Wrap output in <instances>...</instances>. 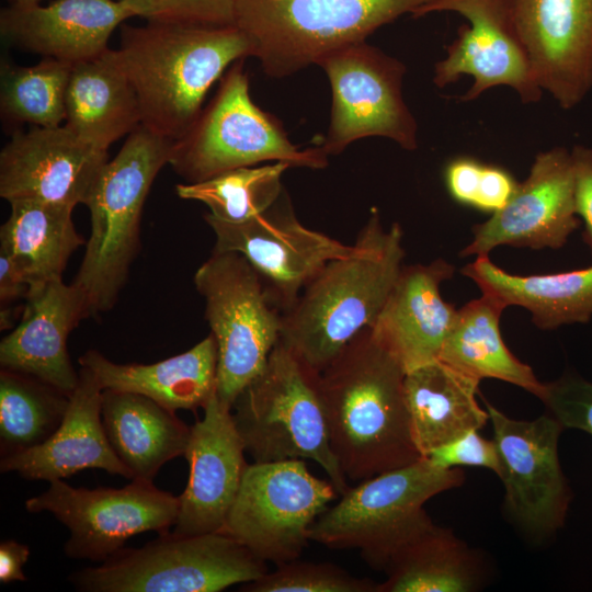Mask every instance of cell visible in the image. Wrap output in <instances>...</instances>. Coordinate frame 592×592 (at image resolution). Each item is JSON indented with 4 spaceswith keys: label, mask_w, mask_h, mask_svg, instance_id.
<instances>
[{
    "label": "cell",
    "mask_w": 592,
    "mask_h": 592,
    "mask_svg": "<svg viewBox=\"0 0 592 592\" xmlns=\"http://www.w3.org/2000/svg\"><path fill=\"white\" fill-rule=\"evenodd\" d=\"M379 583L358 578L330 562L300 561L278 565L260 579L244 583L247 592H378Z\"/></svg>",
    "instance_id": "cell-36"
},
{
    "label": "cell",
    "mask_w": 592,
    "mask_h": 592,
    "mask_svg": "<svg viewBox=\"0 0 592 592\" xmlns=\"http://www.w3.org/2000/svg\"><path fill=\"white\" fill-rule=\"evenodd\" d=\"M107 150L66 125L16 130L0 152V196L76 207L86 204L107 162Z\"/></svg>",
    "instance_id": "cell-18"
},
{
    "label": "cell",
    "mask_w": 592,
    "mask_h": 592,
    "mask_svg": "<svg viewBox=\"0 0 592 592\" xmlns=\"http://www.w3.org/2000/svg\"><path fill=\"white\" fill-rule=\"evenodd\" d=\"M322 169L327 153L319 147L294 145L280 121L257 106L249 93L243 59L231 65L214 98L190 128L172 141L169 164L185 183L261 162Z\"/></svg>",
    "instance_id": "cell-8"
},
{
    "label": "cell",
    "mask_w": 592,
    "mask_h": 592,
    "mask_svg": "<svg viewBox=\"0 0 592 592\" xmlns=\"http://www.w3.org/2000/svg\"><path fill=\"white\" fill-rule=\"evenodd\" d=\"M482 294L504 307L521 306L532 314L535 326L553 330L592 318V266L546 275H514L493 264L488 255L462 269Z\"/></svg>",
    "instance_id": "cell-29"
},
{
    "label": "cell",
    "mask_w": 592,
    "mask_h": 592,
    "mask_svg": "<svg viewBox=\"0 0 592 592\" xmlns=\"http://www.w3.org/2000/svg\"><path fill=\"white\" fill-rule=\"evenodd\" d=\"M72 65L43 58L33 66L2 59L0 111L15 124L57 127L65 121V98Z\"/></svg>",
    "instance_id": "cell-34"
},
{
    "label": "cell",
    "mask_w": 592,
    "mask_h": 592,
    "mask_svg": "<svg viewBox=\"0 0 592 592\" xmlns=\"http://www.w3.org/2000/svg\"><path fill=\"white\" fill-rule=\"evenodd\" d=\"M449 11L460 14L468 24L458 29L446 55L434 66L433 82L445 88L462 76L473 78L462 102L478 99L494 87H509L520 100L535 103L540 89L528 57L512 21L506 0H433L412 15Z\"/></svg>",
    "instance_id": "cell-14"
},
{
    "label": "cell",
    "mask_w": 592,
    "mask_h": 592,
    "mask_svg": "<svg viewBox=\"0 0 592 592\" xmlns=\"http://www.w3.org/2000/svg\"><path fill=\"white\" fill-rule=\"evenodd\" d=\"M339 493L305 459L249 464L220 530L276 566L298 559L317 517Z\"/></svg>",
    "instance_id": "cell-11"
},
{
    "label": "cell",
    "mask_w": 592,
    "mask_h": 592,
    "mask_svg": "<svg viewBox=\"0 0 592 592\" xmlns=\"http://www.w3.org/2000/svg\"><path fill=\"white\" fill-rule=\"evenodd\" d=\"M482 164L469 157H458L447 163L444 171L445 184L456 202L474 206Z\"/></svg>",
    "instance_id": "cell-42"
},
{
    "label": "cell",
    "mask_w": 592,
    "mask_h": 592,
    "mask_svg": "<svg viewBox=\"0 0 592 592\" xmlns=\"http://www.w3.org/2000/svg\"><path fill=\"white\" fill-rule=\"evenodd\" d=\"M90 316L84 293L72 283L57 280L30 287L19 325L0 342L1 368L33 376L70 396L80 376L67 341Z\"/></svg>",
    "instance_id": "cell-21"
},
{
    "label": "cell",
    "mask_w": 592,
    "mask_h": 592,
    "mask_svg": "<svg viewBox=\"0 0 592 592\" xmlns=\"http://www.w3.org/2000/svg\"><path fill=\"white\" fill-rule=\"evenodd\" d=\"M217 345L216 395L229 408L281 340L283 310L265 281L236 252H216L194 274Z\"/></svg>",
    "instance_id": "cell-10"
},
{
    "label": "cell",
    "mask_w": 592,
    "mask_h": 592,
    "mask_svg": "<svg viewBox=\"0 0 592 592\" xmlns=\"http://www.w3.org/2000/svg\"><path fill=\"white\" fill-rule=\"evenodd\" d=\"M69 395L23 373L0 372L1 458L33 448L60 425Z\"/></svg>",
    "instance_id": "cell-33"
},
{
    "label": "cell",
    "mask_w": 592,
    "mask_h": 592,
    "mask_svg": "<svg viewBox=\"0 0 592 592\" xmlns=\"http://www.w3.org/2000/svg\"><path fill=\"white\" fill-rule=\"evenodd\" d=\"M332 89L330 124L318 146L341 153L365 137H385L406 150L418 147V124L402 96L406 66L365 41L335 49L318 64Z\"/></svg>",
    "instance_id": "cell-12"
},
{
    "label": "cell",
    "mask_w": 592,
    "mask_h": 592,
    "mask_svg": "<svg viewBox=\"0 0 592 592\" xmlns=\"http://www.w3.org/2000/svg\"><path fill=\"white\" fill-rule=\"evenodd\" d=\"M479 382L440 360L406 373L405 399L422 457L487 423L488 411L476 399Z\"/></svg>",
    "instance_id": "cell-27"
},
{
    "label": "cell",
    "mask_w": 592,
    "mask_h": 592,
    "mask_svg": "<svg viewBox=\"0 0 592 592\" xmlns=\"http://www.w3.org/2000/svg\"><path fill=\"white\" fill-rule=\"evenodd\" d=\"M31 513L49 512L70 532L64 553L72 559L103 562L128 538L170 532L179 514V497L151 481L133 479L123 488H75L53 480L43 493L25 501Z\"/></svg>",
    "instance_id": "cell-13"
},
{
    "label": "cell",
    "mask_w": 592,
    "mask_h": 592,
    "mask_svg": "<svg viewBox=\"0 0 592 592\" xmlns=\"http://www.w3.org/2000/svg\"><path fill=\"white\" fill-rule=\"evenodd\" d=\"M203 410V419L191 426L184 454L190 474L173 530L180 535L223 528L249 465L231 408L215 391Z\"/></svg>",
    "instance_id": "cell-20"
},
{
    "label": "cell",
    "mask_w": 592,
    "mask_h": 592,
    "mask_svg": "<svg viewBox=\"0 0 592 592\" xmlns=\"http://www.w3.org/2000/svg\"><path fill=\"white\" fill-rule=\"evenodd\" d=\"M570 151L539 152L528 177L500 210L473 227L474 239L462 257L488 255L499 246L559 249L579 227Z\"/></svg>",
    "instance_id": "cell-17"
},
{
    "label": "cell",
    "mask_w": 592,
    "mask_h": 592,
    "mask_svg": "<svg viewBox=\"0 0 592 592\" xmlns=\"http://www.w3.org/2000/svg\"><path fill=\"white\" fill-rule=\"evenodd\" d=\"M378 592H469L480 585L479 562L451 530L430 525L388 562Z\"/></svg>",
    "instance_id": "cell-32"
},
{
    "label": "cell",
    "mask_w": 592,
    "mask_h": 592,
    "mask_svg": "<svg viewBox=\"0 0 592 592\" xmlns=\"http://www.w3.org/2000/svg\"><path fill=\"white\" fill-rule=\"evenodd\" d=\"M463 471L442 468L429 457L349 487L314 522L310 540L332 549L357 548L373 568L384 570L412 538L433 524L424 504L460 486Z\"/></svg>",
    "instance_id": "cell-6"
},
{
    "label": "cell",
    "mask_w": 592,
    "mask_h": 592,
    "mask_svg": "<svg viewBox=\"0 0 592 592\" xmlns=\"http://www.w3.org/2000/svg\"><path fill=\"white\" fill-rule=\"evenodd\" d=\"M65 122L79 138L104 150L141 125L137 94L113 49L72 65Z\"/></svg>",
    "instance_id": "cell-28"
},
{
    "label": "cell",
    "mask_w": 592,
    "mask_h": 592,
    "mask_svg": "<svg viewBox=\"0 0 592 592\" xmlns=\"http://www.w3.org/2000/svg\"><path fill=\"white\" fill-rule=\"evenodd\" d=\"M454 270L442 259L402 266L369 328L406 373L439 360L457 316L454 306L442 298L440 286Z\"/></svg>",
    "instance_id": "cell-22"
},
{
    "label": "cell",
    "mask_w": 592,
    "mask_h": 592,
    "mask_svg": "<svg viewBox=\"0 0 592 592\" xmlns=\"http://www.w3.org/2000/svg\"><path fill=\"white\" fill-rule=\"evenodd\" d=\"M442 468L474 466L491 469L498 476L501 470L500 457L493 440L482 437L477 430L434 449L428 456Z\"/></svg>",
    "instance_id": "cell-39"
},
{
    "label": "cell",
    "mask_w": 592,
    "mask_h": 592,
    "mask_svg": "<svg viewBox=\"0 0 592 592\" xmlns=\"http://www.w3.org/2000/svg\"><path fill=\"white\" fill-rule=\"evenodd\" d=\"M133 14L121 0H55L0 11L3 41L70 65L104 54L114 30Z\"/></svg>",
    "instance_id": "cell-23"
},
{
    "label": "cell",
    "mask_w": 592,
    "mask_h": 592,
    "mask_svg": "<svg viewBox=\"0 0 592 592\" xmlns=\"http://www.w3.org/2000/svg\"><path fill=\"white\" fill-rule=\"evenodd\" d=\"M402 239L401 226L385 229L373 207L352 251L330 261L283 314L281 342L321 373L375 322L403 266Z\"/></svg>",
    "instance_id": "cell-3"
},
{
    "label": "cell",
    "mask_w": 592,
    "mask_h": 592,
    "mask_svg": "<svg viewBox=\"0 0 592 592\" xmlns=\"http://www.w3.org/2000/svg\"><path fill=\"white\" fill-rule=\"evenodd\" d=\"M231 414L254 463L310 459L339 496L350 487L331 447L320 372L281 340L262 372L234 401Z\"/></svg>",
    "instance_id": "cell-5"
},
{
    "label": "cell",
    "mask_w": 592,
    "mask_h": 592,
    "mask_svg": "<svg viewBox=\"0 0 592 592\" xmlns=\"http://www.w3.org/2000/svg\"><path fill=\"white\" fill-rule=\"evenodd\" d=\"M204 219L215 236L213 251L244 257L265 281L283 314L330 261L353 249V244L304 226L285 190L271 207L247 221L224 223L209 214Z\"/></svg>",
    "instance_id": "cell-15"
},
{
    "label": "cell",
    "mask_w": 592,
    "mask_h": 592,
    "mask_svg": "<svg viewBox=\"0 0 592 592\" xmlns=\"http://www.w3.org/2000/svg\"><path fill=\"white\" fill-rule=\"evenodd\" d=\"M519 183L506 170L482 164L474 206L492 214L503 208L515 193Z\"/></svg>",
    "instance_id": "cell-41"
},
{
    "label": "cell",
    "mask_w": 592,
    "mask_h": 592,
    "mask_svg": "<svg viewBox=\"0 0 592 592\" xmlns=\"http://www.w3.org/2000/svg\"><path fill=\"white\" fill-rule=\"evenodd\" d=\"M29 285L13 261L0 251V301L1 307L26 297Z\"/></svg>",
    "instance_id": "cell-44"
},
{
    "label": "cell",
    "mask_w": 592,
    "mask_h": 592,
    "mask_svg": "<svg viewBox=\"0 0 592 592\" xmlns=\"http://www.w3.org/2000/svg\"><path fill=\"white\" fill-rule=\"evenodd\" d=\"M101 414L107 440L132 480L152 482L166 463L184 457L191 426L152 399L103 389Z\"/></svg>",
    "instance_id": "cell-26"
},
{
    "label": "cell",
    "mask_w": 592,
    "mask_h": 592,
    "mask_svg": "<svg viewBox=\"0 0 592 592\" xmlns=\"http://www.w3.org/2000/svg\"><path fill=\"white\" fill-rule=\"evenodd\" d=\"M570 153L576 213L584 223V239L592 252V148L577 145Z\"/></svg>",
    "instance_id": "cell-40"
},
{
    "label": "cell",
    "mask_w": 592,
    "mask_h": 592,
    "mask_svg": "<svg viewBox=\"0 0 592 592\" xmlns=\"http://www.w3.org/2000/svg\"><path fill=\"white\" fill-rule=\"evenodd\" d=\"M536 80L563 110L592 89V0H506Z\"/></svg>",
    "instance_id": "cell-19"
},
{
    "label": "cell",
    "mask_w": 592,
    "mask_h": 592,
    "mask_svg": "<svg viewBox=\"0 0 592 592\" xmlns=\"http://www.w3.org/2000/svg\"><path fill=\"white\" fill-rule=\"evenodd\" d=\"M217 345L212 333L190 350L152 364H118L96 350L78 360L96 378L102 389L143 395L177 411L195 412L216 391Z\"/></svg>",
    "instance_id": "cell-25"
},
{
    "label": "cell",
    "mask_w": 592,
    "mask_h": 592,
    "mask_svg": "<svg viewBox=\"0 0 592 592\" xmlns=\"http://www.w3.org/2000/svg\"><path fill=\"white\" fill-rule=\"evenodd\" d=\"M505 489V508L530 536L544 538L562 526L570 491L558 458L563 429L550 414L515 420L485 401Z\"/></svg>",
    "instance_id": "cell-16"
},
{
    "label": "cell",
    "mask_w": 592,
    "mask_h": 592,
    "mask_svg": "<svg viewBox=\"0 0 592 592\" xmlns=\"http://www.w3.org/2000/svg\"><path fill=\"white\" fill-rule=\"evenodd\" d=\"M0 228V251L16 265L29 287L62 280L71 254L86 241L72 221L73 207L33 200L9 203Z\"/></svg>",
    "instance_id": "cell-30"
},
{
    "label": "cell",
    "mask_w": 592,
    "mask_h": 592,
    "mask_svg": "<svg viewBox=\"0 0 592 592\" xmlns=\"http://www.w3.org/2000/svg\"><path fill=\"white\" fill-rule=\"evenodd\" d=\"M433 0H232L235 25L270 77L282 78Z\"/></svg>",
    "instance_id": "cell-7"
},
{
    "label": "cell",
    "mask_w": 592,
    "mask_h": 592,
    "mask_svg": "<svg viewBox=\"0 0 592 592\" xmlns=\"http://www.w3.org/2000/svg\"><path fill=\"white\" fill-rule=\"evenodd\" d=\"M113 52L137 94L141 125L174 141L194 123L224 71L251 56V43L235 24L147 22L122 25Z\"/></svg>",
    "instance_id": "cell-2"
},
{
    "label": "cell",
    "mask_w": 592,
    "mask_h": 592,
    "mask_svg": "<svg viewBox=\"0 0 592 592\" xmlns=\"http://www.w3.org/2000/svg\"><path fill=\"white\" fill-rule=\"evenodd\" d=\"M31 551L27 545L14 539H7L0 544V582L25 581L23 566Z\"/></svg>",
    "instance_id": "cell-43"
},
{
    "label": "cell",
    "mask_w": 592,
    "mask_h": 592,
    "mask_svg": "<svg viewBox=\"0 0 592 592\" xmlns=\"http://www.w3.org/2000/svg\"><path fill=\"white\" fill-rule=\"evenodd\" d=\"M10 5H29L39 3L42 0H5Z\"/></svg>",
    "instance_id": "cell-45"
},
{
    "label": "cell",
    "mask_w": 592,
    "mask_h": 592,
    "mask_svg": "<svg viewBox=\"0 0 592 592\" xmlns=\"http://www.w3.org/2000/svg\"><path fill=\"white\" fill-rule=\"evenodd\" d=\"M504 308L496 298L482 294L458 309L439 360L478 380L500 379L540 399L545 384L503 342L500 317Z\"/></svg>",
    "instance_id": "cell-31"
},
{
    "label": "cell",
    "mask_w": 592,
    "mask_h": 592,
    "mask_svg": "<svg viewBox=\"0 0 592 592\" xmlns=\"http://www.w3.org/2000/svg\"><path fill=\"white\" fill-rule=\"evenodd\" d=\"M266 562L225 532L159 535L71 573L83 592H218L260 579Z\"/></svg>",
    "instance_id": "cell-9"
},
{
    "label": "cell",
    "mask_w": 592,
    "mask_h": 592,
    "mask_svg": "<svg viewBox=\"0 0 592 592\" xmlns=\"http://www.w3.org/2000/svg\"><path fill=\"white\" fill-rule=\"evenodd\" d=\"M289 168L285 162L241 167L205 181L175 186L179 197L198 201L209 215L220 221L239 224L271 207L284 187L282 175Z\"/></svg>",
    "instance_id": "cell-35"
},
{
    "label": "cell",
    "mask_w": 592,
    "mask_h": 592,
    "mask_svg": "<svg viewBox=\"0 0 592 592\" xmlns=\"http://www.w3.org/2000/svg\"><path fill=\"white\" fill-rule=\"evenodd\" d=\"M147 22L200 25L235 24L232 0H121Z\"/></svg>",
    "instance_id": "cell-37"
},
{
    "label": "cell",
    "mask_w": 592,
    "mask_h": 592,
    "mask_svg": "<svg viewBox=\"0 0 592 592\" xmlns=\"http://www.w3.org/2000/svg\"><path fill=\"white\" fill-rule=\"evenodd\" d=\"M172 140L140 125L98 177L86 206L90 235L72 281L86 295L90 315L115 305L140 248V219L149 190L169 163Z\"/></svg>",
    "instance_id": "cell-4"
},
{
    "label": "cell",
    "mask_w": 592,
    "mask_h": 592,
    "mask_svg": "<svg viewBox=\"0 0 592 592\" xmlns=\"http://www.w3.org/2000/svg\"><path fill=\"white\" fill-rule=\"evenodd\" d=\"M405 375L369 328L320 373L331 447L346 479L358 482L422 458L412 437Z\"/></svg>",
    "instance_id": "cell-1"
},
{
    "label": "cell",
    "mask_w": 592,
    "mask_h": 592,
    "mask_svg": "<svg viewBox=\"0 0 592 592\" xmlns=\"http://www.w3.org/2000/svg\"><path fill=\"white\" fill-rule=\"evenodd\" d=\"M540 400L562 428L592 434V383L565 375L545 384Z\"/></svg>",
    "instance_id": "cell-38"
},
{
    "label": "cell",
    "mask_w": 592,
    "mask_h": 592,
    "mask_svg": "<svg viewBox=\"0 0 592 592\" xmlns=\"http://www.w3.org/2000/svg\"><path fill=\"white\" fill-rule=\"evenodd\" d=\"M79 384L69 398L66 414L44 443L2 457V474L16 473L27 480L53 481L83 469L99 468L132 480V474L113 451L104 431L102 391L94 375L83 366Z\"/></svg>",
    "instance_id": "cell-24"
}]
</instances>
